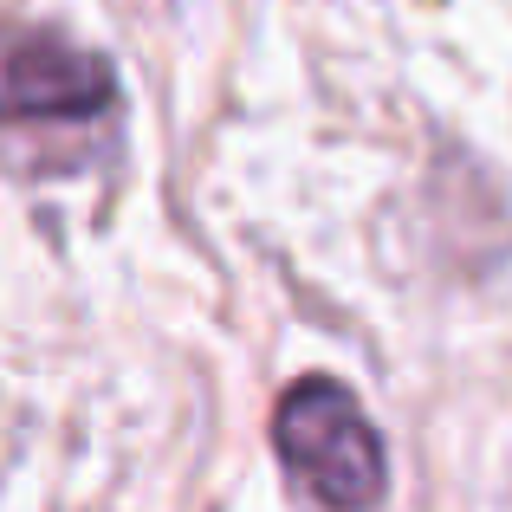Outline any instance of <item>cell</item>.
<instances>
[{
	"label": "cell",
	"instance_id": "1",
	"mask_svg": "<svg viewBox=\"0 0 512 512\" xmlns=\"http://www.w3.org/2000/svg\"><path fill=\"white\" fill-rule=\"evenodd\" d=\"M273 448L292 487L325 512H376L389 493L383 435L338 376H299L273 409Z\"/></svg>",
	"mask_w": 512,
	"mask_h": 512
},
{
	"label": "cell",
	"instance_id": "2",
	"mask_svg": "<svg viewBox=\"0 0 512 512\" xmlns=\"http://www.w3.org/2000/svg\"><path fill=\"white\" fill-rule=\"evenodd\" d=\"M117 72L104 52L52 26L0 20V124H78L111 111Z\"/></svg>",
	"mask_w": 512,
	"mask_h": 512
}]
</instances>
